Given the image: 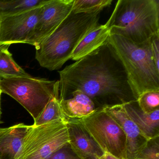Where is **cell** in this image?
<instances>
[{"label":"cell","mask_w":159,"mask_h":159,"mask_svg":"<svg viewBox=\"0 0 159 159\" xmlns=\"http://www.w3.org/2000/svg\"><path fill=\"white\" fill-rule=\"evenodd\" d=\"M58 72L59 101L76 90L99 108L136 100L124 67L108 41Z\"/></svg>","instance_id":"obj_1"},{"label":"cell","mask_w":159,"mask_h":159,"mask_svg":"<svg viewBox=\"0 0 159 159\" xmlns=\"http://www.w3.org/2000/svg\"><path fill=\"white\" fill-rule=\"evenodd\" d=\"M100 13H75L71 11L57 28L36 49V59L43 67L57 70L71 59L83 39L99 25Z\"/></svg>","instance_id":"obj_2"},{"label":"cell","mask_w":159,"mask_h":159,"mask_svg":"<svg viewBox=\"0 0 159 159\" xmlns=\"http://www.w3.org/2000/svg\"><path fill=\"white\" fill-rule=\"evenodd\" d=\"M106 24L110 35L145 42L159 35V1L119 0Z\"/></svg>","instance_id":"obj_3"},{"label":"cell","mask_w":159,"mask_h":159,"mask_svg":"<svg viewBox=\"0 0 159 159\" xmlns=\"http://www.w3.org/2000/svg\"><path fill=\"white\" fill-rule=\"evenodd\" d=\"M151 39L136 43L117 35L108 39L124 67L136 100L146 91H159V70L152 58Z\"/></svg>","instance_id":"obj_4"},{"label":"cell","mask_w":159,"mask_h":159,"mask_svg":"<svg viewBox=\"0 0 159 159\" xmlns=\"http://www.w3.org/2000/svg\"><path fill=\"white\" fill-rule=\"evenodd\" d=\"M2 93L9 95L37 119L54 97L59 98V81L33 77L3 78L0 81Z\"/></svg>","instance_id":"obj_5"},{"label":"cell","mask_w":159,"mask_h":159,"mask_svg":"<svg viewBox=\"0 0 159 159\" xmlns=\"http://www.w3.org/2000/svg\"><path fill=\"white\" fill-rule=\"evenodd\" d=\"M67 119L28 125L17 159H46L69 143Z\"/></svg>","instance_id":"obj_6"},{"label":"cell","mask_w":159,"mask_h":159,"mask_svg":"<svg viewBox=\"0 0 159 159\" xmlns=\"http://www.w3.org/2000/svg\"><path fill=\"white\" fill-rule=\"evenodd\" d=\"M103 152L120 159H126V138L116 121L102 108L91 115L78 120Z\"/></svg>","instance_id":"obj_7"},{"label":"cell","mask_w":159,"mask_h":159,"mask_svg":"<svg viewBox=\"0 0 159 159\" xmlns=\"http://www.w3.org/2000/svg\"><path fill=\"white\" fill-rule=\"evenodd\" d=\"M43 6L0 17V45L27 43L42 11Z\"/></svg>","instance_id":"obj_8"},{"label":"cell","mask_w":159,"mask_h":159,"mask_svg":"<svg viewBox=\"0 0 159 159\" xmlns=\"http://www.w3.org/2000/svg\"><path fill=\"white\" fill-rule=\"evenodd\" d=\"M74 0H48L27 43L35 47L52 33L72 11Z\"/></svg>","instance_id":"obj_9"},{"label":"cell","mask_w":159,"mask_h":159,"mask_svg":"<svg viewBox=\"0 0 159 159\" xmlns=\"http://www.w3.org/2000/svg\"><path fill=\"white\" fill-rule=\"evenodd\" d=\"M102 108L116 121L125 134L126 159H135L148 139L127 115L123 104L105 106Z\"/></svg>","instance_id":"obj_10"},{"label":"cell","mask_w":159,"mask_h":159,"mask_svg":"<svg viewBox=\"0 0 159 159\" xmlns=\"http://www.w3.org/2000/svg\"><path fill=\"white\" fill-rule=\"evenodd\" d=\"M69 145L80 159H98L104 152L78 120L67 119Z\"/></svg>","instance_id":"obj_11"},{"label":"cell","mask_w":159,"mask_h":159,"mask_svg":"<svg viewBox=\"0 0 159 159\" xmlns=\"http://www.w3.org/2000/svg\"><path fill=\"white\" fill-rule=\"evenodd\" d=\"M125 111L148 139L159 135V109L150 113L142 111L136 100L123 103Z\"/></svg>","instance_id":"obj_12"},{"label":"cell","mask_w":159,"mask_h":159,"mask_svg":"<svg viewBox=\"0 0 159 159\" xmlns=\"http://www.w3.org/2000/svg\"><path fill=\"white\" fill-rule=\"evenodd\" d=\"M28 128L23 123L0 128V159H17Z\"/></svg>","instance_id":"obj_13"},{"label":"cell","mask_w":159,"mask_h":159,"mask_svg":"<svg viewBox=\"0 0 159 159\" xmlns=\"http://www.w3.org/2000/svg\"><path fill=\"white\" fill-rule=\"evenodd\" d=\"M59 103L65 117L70 120L85 118L98 108L90 98L80 90L74 91L69 98Z\"/></svg>","instance_id":"obj_14"},{"label":"cell","mask_w":159,"mask_h":159,"mask_svg":"<svg viewBox=\"0 0 159 159\" xmlns=\"http://www.w3.org/2000/svg\"><path fill=\"white\" fill-rule=\"evenodd\" d=\"M110 35L109 28L106 24L98 25L80 42L72 52L70 59L78 61L96 51L108 41Z\"/></svg>","instance_id":"obj_15"},{"label":"cell","mask_w":159,"mask_h":159,"mask_svg":"<svg viewBox=\"0 0 159 159\" xmlns=\"http://www.w3.org/2000/svg\"><path fill=\"white\" fill-rule=\"evenodd\" d=\"M9 44L0 45V78L31 77L14 61L9 52Z\"/></svg>","instance_id":"obj_16"},{"label":"cell","mask_w":159,"mask_h":159,"mask_svg":"<svg viewBox=\"0 0 159 159\" xmlns=\"http://www.w3.org/2000/svg\"><path fill=\"white\" fill-rule=\"evenodd\" d=\"M48 0L0 1V17L20 13L43 6Z\"/></svg>","instance_id":"obj_17"},{"label":"cell","mask_w":159,"mask_h":159,"mask_svg":"<svg viewBox=\"0 0 159 159\" xmlns=\"http://www.w3.org/2000/svg\"><path fill=\"white\" fill-rule=\"evenodd\" d=\"M59 119H66L59 103V98L54 97L48 102L39 117L34 120L33 125H39Z\"/></svg>","instance_id":"obj_18"},{"label":"cell","mask_w":159,"mask_h":159,"mask_svg":"<svg viewBox=\"0 0 159 159\" xmlns=\"http://www.w3.org/2000/svg\"><path fill=\"white\" fill-rule=\"evenodd\" d=\"M112 2V0H74L72 11L88 14L100 13Z\"/></svg>","instance_id":"obj_19"},{"label":"cell","mask_w":159,"mask_h":159,"mask_svg":"<svg viewBox=\"0 0 159 159\" xmlns=\"http://www.w3.org/2000/svg\"><path fill=\"white\" fill-rule=\"evenodd\" d=\"M139 108L143 112L150 113L159 109V91H148L136 99Z\"/></svg>","instance_id":"obj_20"},{"label":"cell","mask_w":159,"mask_h":159,"mask_svg":"<svg viewBox=\"0 0 159 159\" xmlns=\"http://www.w3.org/2000/svg\"><path fill=\"white\" fill-rule=\"evenodd\" d=\"M135 159H159V135L149 139Z\"/></svg>","instance_id":"obj_21"},{"label":"cell","mask_w":159,"mask_h":159,"mask_svg":"<svg viewBox=\"0 0 159 159\" xmlns=\"http://www.w3.org/2000/svg\"><path fill=\"white\" fill-rule=\"evenodd\" d=\"M46 159H80L72 150L69 143L65 145Z\"/></svg>","instance_id":"obj_22"},{"label":"cell","mask_w":159,"mask_h":159,"mask_svg":"<svg viewBox=\"0 0 159 159\" xmlns=\"http://www.w3.org/2000/svg\"><path fill=\"white\" fill-rule=\"evenodd\" d=\"M151 45L153 62L157 70H159V35L152 38Z\"/></svg>","instance_id":"obj_23"},{"label":"cell","mask_w":159,"mask_h":159,"mask_svg":"<svg viewBox=\"0 0 159 159\" xmlns=\"http://www.w3.org/2000/svg\"><path fill=\"white\" fill-rule=\"evenodd\" d=\"M98 159H120L108 152H104L102 156Z\"/></svg>","instance_id":"obj_24"},{"label":"cell","mask_w":159,"mask_h":159,"mask_svg":"<svg viewBox=\"0 0 159 159\" xmlns=\"http://www.w3.org/2000/svg\"><path fill=\"white\" fill-rule=\"evenodd\" d=\"M2 93L1 90L0 89V109H1V97Z\"/></svg>","instance_id":"obj_25"},{"label":"cell","mask_w":159,"mask_h":159,"mask_svg":"<svg viewBox=\"0 0 159 159\" xmlns=\"http://www.w3.org/2000/svg\"><path fill=\"white\" fill-rule=\"evenodd\" d=\"M1 114H2V111H1V109H0V119H1ZM1 120H0V123H1Z\"/></svg>","instance_id":"obj_26"},{"label":"cell","mask_w":159,"mask_h":159,"mask_svg":"<svg viewBox=\"0 0 159 159\" xmlns=\"http://www.w3.org/2000/svg\"><path fill=\"white\" fill-rule=\"evenodd\" d=\"M1 78H0V81H1Z\"/></svg>","instance_id":"obj_27"}]
</instances>
